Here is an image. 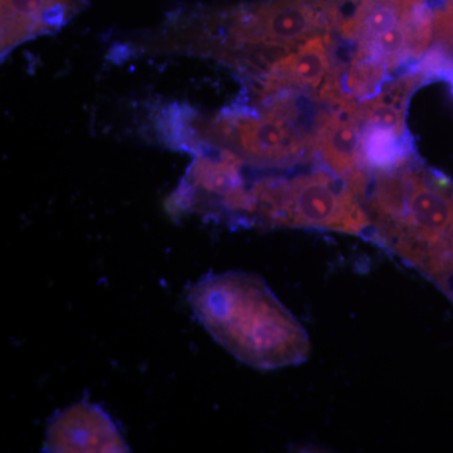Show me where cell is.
<instances>
[{
	"label": "cell",
	"instance_id": "obj_7",
	"mask_svg": "<svg viewBox=\"0 0 453 453\" xmlns=\"http://www.w3.org/2000/svg\"><path fill=\"white\" fill-rule=\"evenodd\" d=\"M363 122L351 111L330 106L314 116V157L325 168L345 179L365 172L362 157Z\"/></svg>",
	"mask_w": 453,
	"mask_h": 453
},
{
	"label": "cell",
	"instance_id": "obj_5",
	"mask_svg": "<svg viewBox=\"0 0 453 453\" xmlns=\"http://www.w3.org/2000/svg\"><path fill=\"white\" fill-rule=\"evenodd\" d=\"M333 33L316 35L296 50L277 59L261 76L253 80L251 88L258 97L281 91L300 92L318 96L334 62Z\"/></svg>",
	"mask_w": 453,
	"mask_h": 453
},
{
	"label": "cell",
	"instance_id": "obj_6",
	"mask_svg": "<svg viewBox=\"0 0 453 453\" xmlns=\"http://www.w3.org/2000/svg\"><path fill=\"white\" fill-rule=\"evenodd\" d=\"M44 449L49 452L129 451L109 414L85 401L65 408L50 422Z\"/></svg>",
	"mask_w": 453,
	"mask_h": 453
},
{
	"label": "cell",
	"instance_id": "obj_10",
	"mask_svg": "<svg viewBox=\"0 0 453 453\" xmlns=\"http://www.w3.org/2000/svg\"><path fill=\"white\" fill-rule=\"evenodd\" d=\"M363 165L368 172H388L413 160L410 134L378 125L363 127Z\"/></svg>",
	"mask_w": 453,
	"mask_h": 453
},
{
	"label": "cell",
	"instance_id": "obj_1",
	"mask_svg": "<svg viewBox=\"0 0 453 453\" xmlns=\"http://www.w3.org/2000/svg\"><path fill=\"white\" fill-rule=\"evenodd\" d=\"M357 0H258L192 9L139 41L142 52L210 57L250 82L310 38L339 31Z\"/></svg>",
	"mask_w": 453,
	"mask_h": 453
},
{
	"label": "cell",
	"instance_id": "obj_3",
	"mask_svg": "<svg viewBox=\"0 0 453 453\" xmlns=\"http://www.w3.org/2000/svg\"><path fill=\"white\" fill-rule=\"evenodd\" d=\"M362 201L380 242L440 285L453 268V183L413 159L368 172Z\"/></svg>",
	"mask_w": 453,
	"mask_h": 453
},
{
	"label": "cell",
	"instance_id": "obj_4",
	"mask_svg": "<svg viewBox=\"0 0 453 453\" xmlns=\"http://www.w3.org/2000/svg\"><path fill=\"white\" fill-rule=\"evenodd\" d=\"M249 223L357 234L371 226L362 199L347 179L327 168L268 175L250 184Z\"/></svg>",
	"mask_w": 453,
	"mask_h": 453
},
{
	"label": "cell",
	"instance_id": "obj_11",
	"mask_svg": "<svg viewBox=\"0 0 453 453\" xmlns=\"http://www.w3.org/2000/svg\"><path fill=\"white\" fill-rule=\"evenodd\" d=\"M431 47L445 57L453 70V0H443L434 11V41Z\"/></svg>",
	"mask_w": 453,
	"mask_h": 453
},
{
	"label": "cell",
	"instance_id": "obj_2",
	"mask_svg": "<svg viewBox=\"0 0 453 453\" xmlns=\"http://www.w3.org/2000/svg\"><path fill=\"white\" fill-rule=\"evenodd\" d=\"M188 301L203 326L244 365L277 369L308 359V333L255 273L203 277L188 292Z\"/></svg>",
	"mask_w": 453,
	"mask_h": 453
},
{
	"label": "cell",
	"instance_id": "obj_8",
	"mask_svg": "<svg viewBox=\"0 0 453 453\" xmlns=\"http://www.w3.org/2000/svg\"><path fill=\"white\" fill-rule=\"evenodd\" d=\"M88 4V0H2V59L20 44L58 32Z\"/></svg>",
	"mask_w": 453,
	"mask_h": 453
},
{
	"label": "cell",
	"instance_id": "obj_9",
	"mask_svg": "<svg viewBox=\"0 0 453 453\" xmlns=\"http://www.w3.org/2000/svg\"><path fill=\"white\" fill-rule=\"evenodd\" d=\"M427 0H357L339 32L354 44L368 43L410 20Z\"/></svg>",
	"mask_w": 453,
	"mask_h": 453
}]
</instances>
